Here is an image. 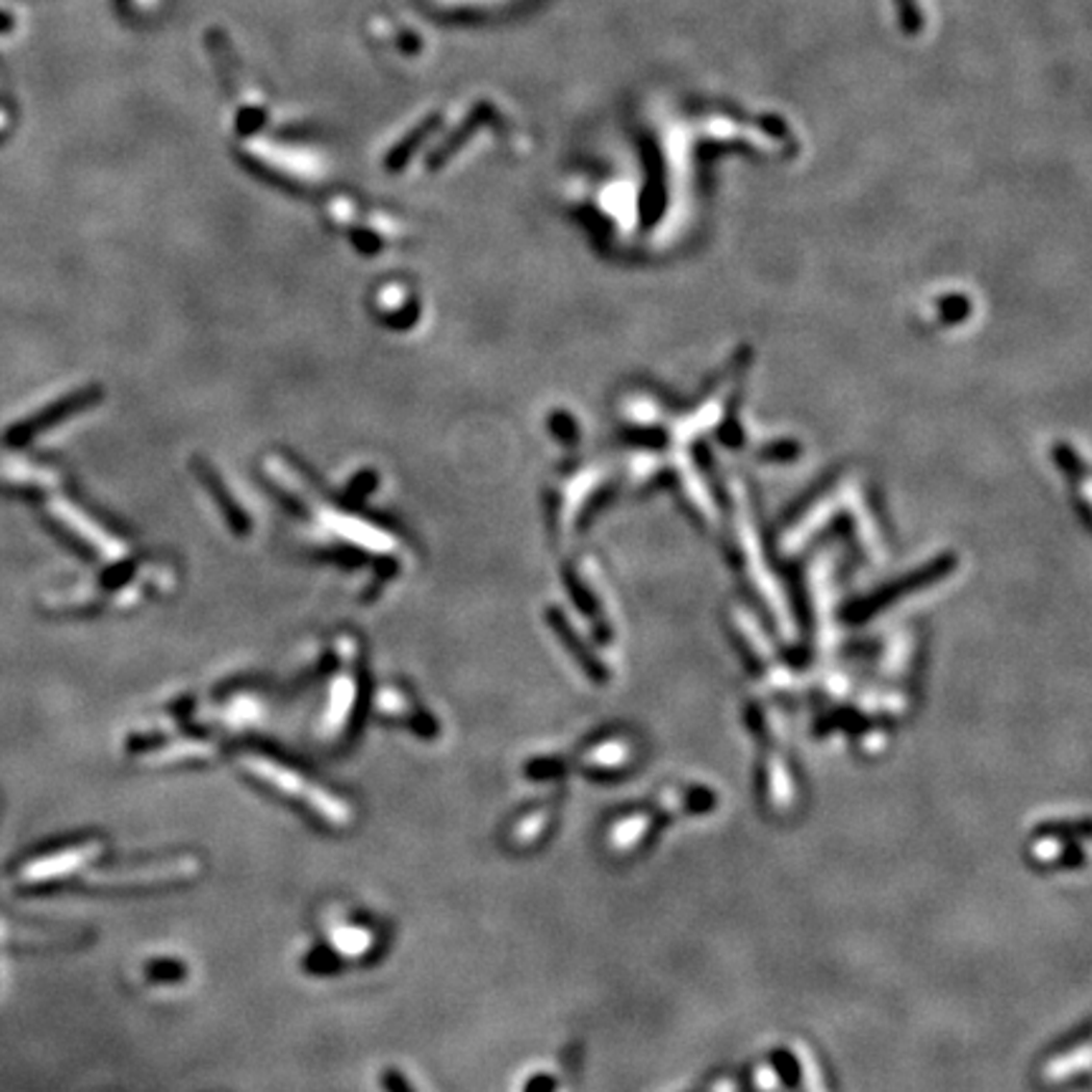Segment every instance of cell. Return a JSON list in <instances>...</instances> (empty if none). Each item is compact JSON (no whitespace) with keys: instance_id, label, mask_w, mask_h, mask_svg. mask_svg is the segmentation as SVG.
<instances>
[{"instance_id":"obj_5","label":"cell","mask_w":1092,"mask_h":1092,"mask_svg":"<svg viewBox=\"0 0 1092 1092\" xmlns=\"http://www.w3.org/2000/svg\"><path fill=\"white\" fill-rule=\"evenodd\" d=\"M380 711L387 713V716H395V718H403V721L410 723L412 731H417L421 736H428V739H433L438 731H435V723L430 721L428 716H415V713L410 711V706L405 704L403 695L392 693V690H385V693L380 695Z\"/></svg>"},{"instance_id":"obj_11","label":"cell","mask_w":1092,"mask_h":1092,"mask_svg":"<svg viewBox=\"0 0 1092 1092\" xmlns=\"http://www.w3.org/2000/svg\"><path fill=\"white\" fill-rule=\"evenodd\" d=\"M380 1083H382V1088H385V1092H417L410 1085V1080H407L400 1070H385L382 1072Z\"/></svg>"},{"instance_id":"obj_4","label":"cell","mask_w":1092,"mask_h":1092,"mask_svg":"<svg viewBox=\"0 0 1092 1092\" xmlns=\"http://www.w3.org/2000/svg\"><path fill=\"white\" fill-rule=\"evenodd\" d=\"M332 948L345 959H362L375 948V934L364 925H336L332 931Z\"/></svg>"},{"instance_id":"obj_12","label":"cell","mask_w":1092,"mask_h":1092,"mask_svg":"<svg viewBox=\"0 0 1092 1092\" xmlns=\"http://www.w3.org/2000/svg\"><path fill=\"white\" fill-rule=\"evenodd\" d=\"M552 1090H554V1083L549 1077H536L534 1083L527 1088V1092H552Z\"/></svg>"},{"instance_id":"obj_1","label":"cell","mask_w":1092,"mask_h":1092,"mask_svg":"<svg viewBox=\"0 0 1092 1092\" xmlns=\"http://www.w3.org/2000/svg\"><path fill=\"white\" fill-rule=\"evenodd\" d=\"M240 766H244L248 777L256 779L258 784H265L271 792L286 796L294 805L304 807L311 817L319 819L322 824H327V828L347 830L352 824L354 812L350 802L332 794L327 787H322V784L311 782L309 777L294 771L291 766L256 752L244 754V757H240Z\"/></svg>"},{"instance_id":"obj_9","label":"cell","mask_w":1092,"mask_h":1092,"mask_svg":"<svg viewBox=\"0 0 1092 1092\" xmlns=\"http://www.w3.org/2000/svg\"><path fill=\"white\" fill-rule=\"evenodd\" d=\"M625 759H628V748L615 746V743H605V746L592 748L584 761H587L589 766H598V769H605V766L610 769V766L623 764Z\"/></svg>"},{"instance_id":"obj_2","label":"cell","mask_w":1092,"mask_h":1092,"mask_svg":"<svg viewBox=\"0 0 1092 1092\" xmlns=\"http://www.w3.org/2000/svg\"><path fill=\"white\" fill-rule=\"evenodd\" d=\"M200 875V860L193 855L182 858L155 860V863L132 865V867H111L106 872H97L92 878V885L104 890H147V888H168V885L191 883Z\"/></svg>"},{"instance_id":"obj_6","label":"cell","mask_w":1092,"mask_h":1092,"mask_svg":"<svg viewBox=\"0 0 1092 1092\" xmlns=\"http://www.w3.org/2000/svg\"><path fill=\"white\" fill-rule=\"evenodd\" d=\"M352 706H354V688H352V683H345V686H336L332 706H329L327 718H324V734H327V736L339 734L341 726H347V721H350Z\"/></svg>"},{"instance_id":"obj_10","label":"cell","mask_w":1092,"mask_h":1092,"mask_svg":"<svg viewBox=\"0 0 1092 1092\" xmlns=\"http://www.w3.org/2000/svg\"><path fill=\"white\" fill-rule=\"evenodd\" d=\"M182 966L180 964H170V961H157V964H152L150 969H147V976L155 979V982H177V979H182Z\"/></svg>"},{"instance_id":"obj_7","label":"cell","mask_w":1092,"mask_h":1092,"mask_svg":"<svg viewBox=\"0 0 1092 1092\" xmlns=\"http://www.w3.org/2000/svg\"><path fill=\"white\" fill-rule=\"evenodd\" d=\"M549 819H552V814H549L547 810L527 814V817H524L522 822H518L516 828L511 830L509 842H511L513 847L534 845V842H539L541 837H544V832L549 828Z\"/></svg>"},{"instance_id":"obj_3","label":"cell","mask_w":1092,"mask_h":1092,"mask_svg":"<svg viewBox=\"0 0 1092 1092\" xmlns=\"http://www.w3.org/2000/svg\"><path fill=\"white\" fill-rule=\"evenodd\" d=\"M99 853H102V845H99V842H86V845L71 847L67 849V853L53 855V858L39 860V863L28 870V875H31L33 881H56V878H64V875H69V872H74L76 867H84L86 863H92Z\"/></svg>"},{"instance_id":"obj_8","label":"cell","mask_w":1092,"mask_h":1092,"mask_svg":"<svg viewBox=\"0 0 1092 1092\" xmlns=\"http://www.w3.org/2000/svg\"><path fill=\"white\" fill-rule=\"evenodd\" d=\"M1044 1077L1052 1080V1083H1062V1080H1070L1075 1075H1085L1088 1072V1047H1080L1077 1052L1067 1055L1065 1060H1049L1044 1065Z\"/></svg>"}]
</instances>
